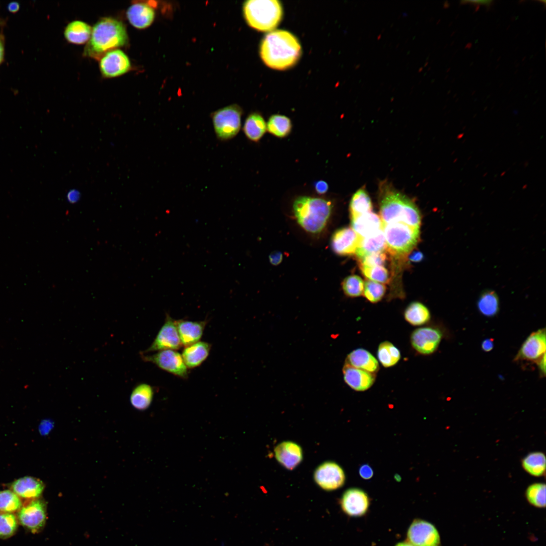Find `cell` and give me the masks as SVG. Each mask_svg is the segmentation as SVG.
<instances>
[{
  "label": "cell",
  "mask_w": 546,
  "mask_h": 546,
  "mask_svg": "<svg viewBox=\"0 0 546 546\" xmlns=\"http://www.w3.org/2000/svg\"><path fill=\"white\" fill-rule=\"evenodd\" d=\"M386 292V287L383 284L367 280L364 283L363 294L365 297L372 303H376L380 301Z\"/></svg>",
  "instance_id": "obj_41"
},
{
  "label": "cell",
  "mask_w": 546,
  "mask_h": 546,
  "mask_svg": "<svg viewBox=\"0 0 546 546\" xmlns=\"http://www.w3.org/2000/svg\"><path fill=\"white\" fill-rule=\"evenodd\" d=\"M182 346L175 320L167 314L165 322L151 345L142 353L163 350L179 349Z\"/></svg>",
  "instance_id": "obj_11"
},
{
  "label": "cell",
  "mask_w": 546,
  "mask_h": 546,
  "mask_svg": "<svg viewBox=\"0 0 546 546\" xmlns=\"http://www.w3.org/2000/svg\"><path fill=\"white\" fill-rule=\"evenodd\" d=\"M395 546H414V545L407 541H402V542H398Z\"/></svg>",
  "instance_id": "obj_53"
},
{
  "label": "cell",
  "mask_w": 546,
  "mask_h": 546,
  "mask_svg": "<svg viewBox=\"0 0 546 546\" xmlns=\"http://www.w3.org/2000/svg\"><path fill=\"white\" fill-rule=\"evenodd\" d=\"M332 207L330 201L307 196L297 197L293 204L298 223L305 231L314 234L324 229L331 216Z\"/></svg>",
  "instance_id": "obj_4"
},
{
  "label": "cell",
  "mask_w": 546,
  "mask_h": 546,
  "mask_svg": "<svg viewBox=\"0 0 546 546\" xmlns=\"http://www.w3.org/2000/svg\"><path fill=\"white\" fill-rule=\"evenodd\" d=\"M359 474L361 478L367 480L373 477L374 472L372 468L369 465L364 464L360 467Z\"/></svg>",
  "instance_id": "obj_44"
},
{
  "label": "cell",
  "mask_w": 546,
  "mask_h": 546,
  "mask_svg": "<svg viewBox=\"0 0 546 546\" xmlns=\"http://www.w3.org/2000/svg\"><path fill=\"white\" fill-rule=\"evenodd\" d=\"M275 454L278 462L286 469L293 470L301 462L303 451L301 446L295 442L286 441L281 442L275 448Z\"/></svg>",
  "instance_id": "obj_19"
},
{
  "label": "cell",
  "mask_w": 546,
  "mask_h": 546,
  "mask_svg": "<svg viewBox=\"0 0 546 546\" xmlns=\"http://www.w3.org/2000/svg\"><path fill=\"white\" fill-rule=\"evenodd\" d=\"M242 110L233 104L219 109L211 114L213 126L217 138L223 141L234 138L241 126Z\"/></svg>",
  "instance_id": "obj_7"
},
{
  "label": "cell",
  "mask_w": 546,
  "mask_h": 546,
  "mask_svg": "<svg viewBox=\"0 0 546 546\" xmlns=\"http://www.w3.org/2000/svg\"><path fill=\"white\" fill-rule=\"evenodd\" d=\"M211 347L210 343L200 341L185 347L181 355L188 369L200 366L208 356Z\"/></svg>",
  "instance_id": "obj_24"
},
{
  "label": "cell",
  "mask_w": 546,
  "mask_h": 546,
  "mask_svg": "<svg viewBox=\"0 0 546 546\" xmlns=\"http://www.w3.org/2000/svg\"><path fill=\"white\" fill-rule=\"evenodd\" d=\"M380 216L384 224L402 222L420 228L421 215L416 204L388 182L379 186Z\"/></svg>",
  "instance_id": "obj_2"
},
{
  "label": "cell",
  "mask_w": 546,
  "mask_h": 546,
  "mask_svg": "<svg viewBox=\"0 0 546 546\" xmlns=\"http://www.w3.org/2000/svg\"><path fill=\"white\" fill-rule=\"evenodd\" d=\"M343 512L350 517H359L365 515L369 508L370 499L367 493L357 488L346 490L340 499Z\"/></svg>",
  "instance_id": "obj_13"
},
{
  "label": "cell",
  "mask_w": 546,
  "mask_h": 546,
  "mask_svg": "<svg viewBox=\"0 0 546 546\" xmlns=\"http://www.w3.org/2000/svg\"><path fill=\"white\" fill-rule=\"evenodd\" d=\"M268 258L272 265H278L283 260V254L280 251H274L270 254Z\"/></svg>",
  "instance_id": "obj_46"
},
{
  "label": "cell",
  "mask_w": 546,
  "mask_h": 546,
  "mask_svg": "<svg viewBox=\"0 0 546 546\" xmlns=\"http://www.w3.org/2000/svg\"><path fill=\"white\" fill-rule=\"evenodd\" d=\"M346 363L358 369L374 373L379 370V363L376 358L368 351L356 349L348 354Z\"/></svg>",
  "instance_id": "obj_25"
},
{
  "label": "cell",
  "mask_w": 546,
  "mask_h": 546,
  "mask_svg": "<svg viewBox=\"0 0 546 546\" xmlns=\"http://www.w3.org/2000/svg\"><path fill=\"white\" fill-rule=\"evenodd\" d=\"M388 259L386 252H382L367 255L359 259V265L368 267L384 265Z\"/></svg>",
  "instance_id": "obj_42"
},
{
  "label": "cell",
  "mask_w": 546,
  "mask_h": 546,
  "mask_svg": "<svg viewBox=\"0 0 546 546\" xmlns=\"http://www.w3.org/2000/svg\"><path fill=\"white\" fill-rule=\"evenodd\" d=\"M127 41L126 29L122 22L111 17L103 18L92 29L85 53L93 57L99 56L124 46Z\"/></svg>",
  "instance_id": "obj_3"
},
{
  "label": "cell",
  "mask_w": 546,
  "mask_h": 546,
  "mask_svg": "<svg viewBox=\"0 0 546 546\" xmlns=\"http://www.w3.org/2000/svg\"><path fill=\"white\" fill-rule=\"evenodd\" d=\"M387 250L393 255H405L416 246L420 238V228L402 222L383 223Z\"/></svg>",
  "instance_id": "obj_6"
},
{
  "label": "cell",
  "mask_w": 546,
  "mask_h": 546,
  "mask_svg": "<svg viewBox=\"0 0 546 546\" xmlns=\"http://www.w3.org/2000/svg\"><path fill=\"white\" fill-rule=\"evenodd\" d=\"M387 250L383 230L366 238H361L355 254L359 259L376 253L384 252Z\"/></svg>",
  "instance_id": "obj_26"
},
{
  "label": "cell",
  "mask_w": 546,
  "mask_h": 546,
  "mask_svg": "<svg viewBox=\"0 0 546 546\" xmlns=\"http://www.w3.org/2000/svg\"><path fill=\"white\" fill-rule=\"evenodd\" d=\"M538 367L540 372L544 376L545 373V354H544L539 359L538 361Z\"/></svg>",
  "instance_id": "obj_52"
},
{
  "label": "cell",
  "mask_w": 546,
  "mask_h": 546,
  "mask_svg": "<svg viewBox=\"0 0 546 546\" xmlns=\"http://www.w3.org/2000/svg\"><path fill=\"white\" fill-rule=\"evenodd\" d=\"M6 20L0 17V28L3 27L6 24Z\"/></svg>",
  "instance_id": "obj_54"
},
{
  "label": "cell",
  "mask_w": 546,
  "mask_h": 546,
  "mask_svg": "<svg viewBox=\"0 0 546 546\" xmlns=\"http://www.w3.org/2000/svg\"><path fill=\"white\" fill-rule=\"evenodd\" d=\"M243 10L247 24L260 31L274 30L283 17L282 5L277 0L247 1Z\"/></svg>",
  "instance_id": "obj_5"
},
{
  "label": "cell",
  "mask_w": 546,
  "mask_h": 546,
  "mask_svg": "<svg viewBox=\"0 0 546 546\" xmlns=\"http://www.w3.org/2000/svg\"><path fill=\"white\" fill-rule=\"evenodd\" d=\"M142 359L151 362L159 368L182 379L188 377V369L180 353L174 350H163L151 354H140Z\"/></svg>",
  "instance_id": "obj_8"
},
{
  "label": "cell",
  "mask_w": 546,
  "mask_h": 546,
  "mask_svg": "<svg viewBox=\"0 0 546 546\" xmlns=\"http://www.w3.org/2000/svg\"><path fill=\"white\" fill-rule=\"evenodd\" d=\"M526 497L531 505L538 508L545 507V484L535 483L529 485L526 490Z\"/></svg>",
  "instance_id": "obj_37"
},
{
  "label": "cell",
  "mask_w": 546,
  "mask_h": 546,
  "mask_svg": "<svg viewBox=\"0 0 546 546\" xmlns=\"http://www.w3.org/2000/svg\"><path fill=\"white\" fill-rule=\"evenodd\" d=\"M154 391L153 387L147 383H140L132 389L130 395L131 405L139 411H144L149 407L153 399Z\"/></svg>",
  "instance_id": "obj_28"
},
{
  "label": "cell",
  "mask_w": 546,
  "mask_h": 546,
  "mask_svg": "<svg viewBox=\"0 0 546 546\" xmlns=\"http://www.w3.org/2000/svg\"><path fill=\"white\" fill-rule=\"evenodd\" d=\"M150 2H137L127 10L126 17L131 25L138 29L150 26L154 21L155 13Z\"/></svg>",
  "instance_id": "obj_18"
},
{
  "label": "cell",
  "mask_w": 546,
  "mask_h": 546,
  "mask_svg": "<svg viewBox=\"0 0 546 546\" xmlns=\"http://www.w3.org/2000/svg\"><path fill=\"white\" fill-rule=\"evenodd\" d=\"M380 37H381V34L379 35L378 38H379Z\"/></svg>",
  "instance_id": "obj_56"
},
{
  "label": "cell",
  "mask_w": 546,
  "mask_h": 546,
  "mask_svg": "<svg viewBox=\"0 0 546 546\" xmlns=\"http://www.w3.org/2000/svg\"><path fill=\"white\" fill-rule=\"evenodd\" d=\"M351 226L353 230L363 238L383 230V222L379 215L371 211L351 219Z\"/></svg>",
  "instance_id": "obj_22"
},
{
  "label": "cell",
  "mask_w": 546,
  "mask_h": 546,
  "mask_svg": "<svg viewBox=\"0 0 546 546\" xmlns=\"http://www.w3.org/2000/svg\"><path fill=\"white\" fill-rule=\"evenodd\" d=\"M372 209V201L367 191L364 188H360L353 194L350 202L351 219L371 212Z\"/></svg>",
  "instance_id": "obj_30"
},
{
  "label": "cell",
  "mask_w": 546,
  "mask_h": 546,
  "mask_svg": "<svg viewBox=\"0 0 546 546\" xmlns=\"http://www.w3.org/2000/svg\"><path fill=\"white\" fill-rule=\"evenodd\" d=\"M407 541L414 546H440L439 532L432 523L420 519H415L407 531Z\"/></svg>",
  "instance_id": "obj_10"
},
{
  "label": "cell",
  "mask_w": 546,
  "mask_h": 546,
  "mask_svg": "<svg viewBox=\"0 0 546 546\" xmlns=\"http://www.w3.org/2000/svg\"><path fill=\"white\" fill-rule=\"evenodd\" d=\"M23 505L21 498L11 490L0 491V513L14 514Z\"/></svg>",
  "instance_id": "obj_36"
},
{
  "label": "cell",
  "mask_w": 546,
  "mask_h": 546,
  "mask_svg": "<svg viewBox=\"0 0 546 546\" xmlns=\"http://www.w3.org/2000/svg\"><path fill=\"white\" fill-rule=\"evenodd\" d=\"M442 333L438 329L423 327L416 329L412 334L411 342L413 348L419 353L427 355L433 353L438 348Z\"/></svg>",
  "instance_id": "obj_15"
},
{
  "label": "cell",
  "mask_w": 546,
  "mask_h": 546,
  "mask_svg": "<svg viewBox=\"0 0 546 546\" xmlns=\"http://www.w3.org/2000/svg\"><path fill=\"white\" fill-rule=\"evenodd\" d=\"M20 4L17 2H11L7 5V9L10 13L15 14L20 10Z\"/></svg>",
  "instance_id": "obj_51"
},
{
  "label": "cell",
  "mask_w": 546,
  "mask_h": 546,
  "mask_svg": "<svg viewBox=\"0 0 546 546\" xmlns=\"http://www.w3.org/2000/svg\"><path fill=\"white\" fill-rule=\"evenodd\" d=\"M44 487L42 481L30 476L19 478L12 482L10 486V489L20 498L28 500L39 498Z\"/></svg>",
  "instance_id": "obj_21"
},
{
  "label": "cell",
  "mask_w": 546,
  "mask_h": 546,
  "mask_svg": "<svg viewBox=\"0 0 546 546\" xmlns=\"http://www.w3.org/2000/svg\"><path fill=\"white\" fill-rule=\"evenodd\" d=\"M424 257L423 254L419 251H416L412 252L409 256V260L413 262H418L421 261Z\"/></svg>",
  "instance_id": "obj_50"
},
{
  "label": "cell",
  "mask_w": 546,
  "mask_h": 546,
  "mask_svg": "<svg viewBox=\"0 0 546 546\" xmlns=\"http://www.w3.org/2000/svg\"><path fill=\"white\" fill-rule=\"evenodd\" d=\"M127 56L119 49L107 52L100 61V69L106 77H115L126 73L130 68Z\"/></svg>",
  "instance_id": "obj_14"
},
{
  "label": "cell",
  "mask_w": 546,
  "mask_h": 546,
  "mask_svg": "<svg viewBox=\"0 0 546 546\" xmlns=\"http://www.w3.org/2000/svg\"><path fill=\"white\" fill-rule=\"evenodd\" d=\"M298 38L290 32L282 29L269 32L260 46V57L269 68L285 70L293 66L301 55Z\"/></svg>",
  "instance_id": "obj_1"
},
{
  "label": "cell",
  "mask_w": 546,
  "mask_h": 546,
  "mask_svg": "<svg viewBox=\"0 0 546 546\" xmlns=\"http://www.w3.org/2000/svg\"><path fill=\"white\" fill-rule=\"evenodd\" d=\"M493 340L490 338L485 339L482 341L481 344L482 349L485 352L491 351L493 349Z\"/></svg>",
  "instance_id": "obj_49"
},
{
  "label": "cell",
  "mask_w": 546,
  "mask_h": 546,
  "mask_svg": "<svg viewBox=\"0 0 546 546\" xmlns=\"http://www.w3.org/2000/svg\"><path fill=\"white\" fill-rule=\"evenodd\" d=\"M313 477L321 488L328 491L339 488L345 480L342 468L333 462H326L321 464L315 469Z\"/></svg>",
  "instance_id": "obj_12"
},
{
  "label": "cell",
  "mask_w": 546,
  "mask_h": 546,
  "mask_svg": "<svg viewBox=\"0 0 546 546\" xmlns=\"http://www.w3.org/2000/svg\"><path fill=\"white\" fill-rule=\"evenodd\" d=\"M81 193L77 189H71L68 191L66 194V199L68 202L71 204L77 203L80 199Z\"/></svg>",
  "instance_id": "obj_45"
},
{
  "label": "cell",
  "mask_w": 546,
  "mask_h": 546,
  "mask_svg": "<svg viewBox=\"0 0 546 546\" xmlns=\"http://www.w3.org/2000/svg\"><path fill=\"white\" fill-rule=\"evenodd\" d=\"M53 427V422L49 420H44L41 421L39 424L38 430L40 434L42 435H46L51 431Z\"/></svg>",
  "instance_id": "obj_43"
},
{
  "label": "cell",
  "mask_w": 546,
  "mask_h": 546,
  "mask_svg": "<svg viewBox=\"0 0 546 546\" xmlns=\"http://www.w3.org/2000/svg\"><path fill=\"white\" fill-rule=\"evenodd\" d=\"M345 382L352 389L357 391H363L369 389L375 381L374 373L354 368L345 363L343 368Z\"/></svg>",
  "instance_id": "obj_20"
},
{
  "label": "cell",
  "mask_w": 546,
  "mask_h": 546,
  "mask_svg": "<svg viewBox=\"0 0 546 546\" xmlns=\"http://www.w3.org/2000/svg\"><path fill=\"white\" fill-rule=\"evenodd\" d=\"M499 300L497 294L493 291H486L479 297L477 307L481 313L486 316L495 315L499 310Z\"/></svg>",
  "instance_id": "obj_34"
},
{
  "label": "cell",
  "mask_w": 546,
  "mask_h": 546,
  "mask_svg": "<svg viewBox=\"0 0 546 546\" xmlns=\"http://www.w3.org/2000/svg\"><path fill=\"white\" fill-rule=\"evenodd\" d=\"M175 323L182 346L185 347L199 341L207 323L206 321L184 320H175Z\"/></svg>",
  "instance_id": "obj_23"
},
{
  "label": "cell",
  "mask_w": 546,
  "mask_h": 546,
  "mask_svg": "<svg viewBox=\"0 0 546 546\" xmlns=\"http://www.w3.org/2000/svg\"><path fill=\"white\" fill-rule=\"evenodd\" d=\"M361 238L352 228L339 229L336 230L332 236V249L339 255L345 256L355 254Z\"/></svg>",
  "instance_id": "obj_16"
},
{
  "label": "cell",
  "mask_w": 546,
  "mask_h": 546,
  "mask_svg": "<svg viewBox=\"0 0 546 546\" xmlns=\"http://www.w3.org/2000/svg\"><path fill=\"white\" fill-rule=\"evenodd\" d=\"M92 29L86 23L75 20L69 23L66 27L64 36L70 43L82 44L89 40Z\"/></svg>",
  "instance_id": "obj_27"
},
{
  "label": "cell",
  "mask_w": 546,
  "mask_h": 546,
  "mask_svg": "<svg viewBox=\"0 0 546 546\" xmlns=\"http://www.w3.org/2000/svg\"><path fill=\"white\" fill-rule=\"evenodd\" d=\"M342 287L345 295L351 297L361 295L364 289V282L360 277L350 275L345 278L342 283Z\"/></svg>",
  "instance_id": "obj_39"
},
{
  "label": "cell",
  "mask_w": 546,
  "mask_h": 546,
  "mask_svg": "<svg viewBox=\"0 0 546 546\" xmlns=\"http://www.w3.org/2000/svg\"><path fill=\"white\" fill-rule=\"evenodd\" d=\"M523 469L530 475L540 477L545 473V457L541 452H533L528 454L522 461Z\"/></svg>",
  "instance_id": "obj_33"
},
{
  "label": "cell",
  "mask_w": 546,
  "mask_h": 546,
  "mask_svg": "<svg viewBox=\"0 0 546 546\" xmlns=\"http://www.w3.org/2000/svg\"><path fill=\"white\" fill-rule=\"evenodd\" d=\"M17 517L11 513H0V538L6 539L12 536L18 527Z\"/></svg>",
  "instance_id": "obj_38"
},
{
  "label": "cell",
  "mask_w": 546,
  "mask_h": 546,
  "mask_svg": "<svg viewBox=\"0 0 546 546\" xmlns=\"http://www.w3.org/2000/svg\"><path fill=\"white\" fill-rule=\"evenodd\" d=\"M363 275L370 280L381 283H388L390 276L388 269L383 266L368 267L359 265Z\"/></svg>",
  "instance_id": "obj_40"
},
{
  "label": "cell",
  "mask_w": 546,
  "mask_h": 546,
  "mask_svg": "<svg viewBox=\"0 0 546 546\" xmlns=\"http://www.w3.org/2000/svg\"><path fill=\"white\" fill-rule=\"evenodd\" d=\"M405 320L414 326H420L427 323L430 319V313L427 307L419 302L411 303L405 309Z\"/></svg>",
  "instance_id": "obj_31"
},
{
  "label": "cell",
  "mask_w": 546,
  "mask_h": 546,
  "mask_svg": "<svg viewBox=\"0 0 546 546\" xmlns=\"http://www.w3.org/2000/svg\"><path fill=\"white\" fill-rule=\"evenodd\" d=\"M17 518L19 523L31 532L40 531L46 522V503L39 498L29 500L17 512Z\"/></svg>",
  "instance_id": "obj_9"
},
{
  "label": "cell",
  "mask_w": 546,
  "mask_h": 546,
  "mask_svg": "<svg viewBox=\"0 0 546 546\" xmlns=\"http://www.w3.org/2000/svg\"><path fill=\"white\" fill-rule=\"evenodd\" d=\"M314 188L317 193L324 194L328 191L329 187L325 181L320 180L315 183Z\"/></svg>",
  "instance_id": "obj_47"
},
{
  "label": "cell",
  "mask_w": 546,
  "mask_h": 546,
  "mask_svg": "<svg viewBox=\"0 0 546 546\" xmlns=\"http://www.w3.org/2000/svg\"><path fill=\"white\" fill-rule=\"evenodd\" d=\"M545 343L544 329L533 332L524 342L515 359L538 361L545 354Z\"/></svg>",
  "instance_id": "obj_17"
},
{
  "label": "cell",
  "mask_w": 546,
  "mask_h": 546,
  "mask_svg": "<svg viewBox=\"0 0 546 546\" xmlns=\"http://www.w3.org/2000/svg\"><path fill=\"white\" fill-rule=\"evenodd\" d=\"M422 70V67H421V68H420L419 69V71H421Z\"/></svg>",
  "instance_id": "obj_55"
},
{
  "label": "cell",
  "mask_w": 546,
  "mask_h": 546,
  "mask_svg": "<svg viewBox=\"0 0 546 546\" xmlns=\"http://www.w3.org/2000/svg\"><path fill=\"white\" fill-rule=\"evenodd\" d=\"M243 131L246 136L250 141L258 142L267 130L266 123L263 117L258 113L249 114L246 119Z\"/></svg>",
  "instance_id": "obj_29"
},
{
  "label": "cell",
  "mask_w": 546,
  "mask_h": 546,
  "mask_svg": "<svg viewBox=\"0 0 546 546\" xmlns=\"http://www.w3.org/2000/svg\"><path fill=\"white\" fill-rule=\"evenodd\" d=\"M377 355L380 362L385 368L395 365L400 358L399 349L388 341H384L380 344Z\"/></svg>",
  "instance_id": "obj_35"
},
{
  "label": "cell",
  "mask_w": 546,
  "mask_h": 546,
  "mask_svg": "<svg viewBox=\"0 0 546 546\" xmlns=\"http://www.w3.org/2000/svg\"><path fill=\"white\" fill-rule=\"evenodd\" d=\"M267 130L274 136L283 138L287 136L292 128L290 119L283 115L274 114L271 116L266 123Z\"/></svg>",
  "instance_id": "obj_32"
},
{
  "label": "cell",
  "mask_w": 546,
  "mask_h": 546,
  "mask_svg": "<svg viewBox=\"0 0 546 546\" xmlns=\"http://www.w3.org/2000/svg\"><path fill=\"white\" fill-rule=\"evenodd\" d=\"M5 37L3 33L0 32V66L5 60Z\"/></svg>",
  "instance_id": "obj_48"
}]
</instances>
